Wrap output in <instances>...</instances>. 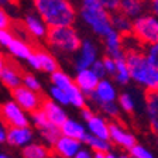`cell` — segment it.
I'll use <instances>...</instances> for the list:
<instances>
[{
    "label": "cell",
    "mask_w": 158,
    "mask_h": 158,
    "mask_svg": "<svg viewBox=\"0 0 158 158\" xmlns=\"http://www.w3.org/2000/svg\"><path fill=\"white\" fill-rule=\"evenodd\" d=\"M24 27L34 38H44L48 33V27L38 14H27L24 17Z\"/></svg>",
    "instance_id": "ac0fdd59"
},
{
    "label": "cell",
    "mask_w": 158,
    "mask_h": 158,
    "mask_svg": "<svg viewBox=\"0 0 158 158\" xmlns=\"http://www.w3.org/2000/svg\"><path fill=\"white\" fill-rule=\"evenodd\" d=\"M81 17L92 28L93 33L100 37H105L113 28L110 23V13L98 0H82Z\"/></svg>",
    "instance_id": "3957f363"
},
{
    "label": "cell",
    "mask_w": 158,
    "mask_h": 158,
    "mask_svg": "<svg viewBox=\"0 0 158 158\" xmlns=\"http://www.w3.org/2000/svg\"><path fill=\"white\" fill-rule=\"evenodd\" d=\"M86 145L93 150V152H107L110 151V140H103V138L95 137L92 134H86L85 140H83Z\"/></svg>",
    "instance_id": "d4e9b609"
},
{
    "label": "cell",
    "mask_w": 158,
    "mask_h": 158,
    "mask_svg": "<svg viewBox=\"0 0 158 158\" xmlns=\"http://www.w3.org/2000/svg\"><path fill=\"white\" fill-rule=\"evenodd\" d=\"M102 110L105 112V114L110 116V117H116L118 114V105L116 102H107V103H102Z\"/></svg>",
    "instance_id": "8d00e7d4"
},
{
    "label": "cell",
    "mask_w": 158,
    "mask_h": 158,
    "mask_svg": "<svg viewBox=\"0 0 158 158\" xmlns=\"http://www.w3.org/2000/svg\"><path fill=\"white\" fill-rule=\"evenodd\" d=\"M47 40L51 47L64 52H75L81 47V38L72 26H62L48 28Z\"/></svg>",
    "instance_id": "277c9868"
},
{
    "label": "cell",
    "mask_w": 158,
    "mask_h": 158,
    "mask_svg": "<svg viewBox=\"0 0 158 158\" xmlns=\"http://www.w3.org/2000/svg\"><path fill=\"white\" fill-rule=\"evenodd\" d=\"M59 130H61V134L62 135L79 140L81 143H83L86 134H88L86 126H83L81 122H76L73 118H66L65 122L62 123V126L59 127Z\"/></svg>",
    "instance_id": "e0dca14e"
},
{
    "label": "cell",
    "mask_w": 158,
    "mask_h": 158,
    "mask_svg": "<svg viewBox=\"0 0 158 158\" xmlns=\"http://www.w3.org/2000/svg\"><path fill=\"white\" fill-rule=\"evenodd\" d=\"M116 78L120 85H126V83L130 81V72H128V66L127 62H126V58L122 56V58H117L116 59V72L113 75Z\"/></svg>",
    "instance_id": "83f0119b"
},
{
    "label": "cell",
    "mask_w": 158,
    "mask_h": 158,
    "mask_svg": "<svg viewBox=\"0 0 158 158\" xmlns=\"http://www.w3.org/2000/svg\"><path fill=\"white\" fill-rule=\"evenodd\" d=\"M9 3H10V0H0V7L6 6V4H9Z\"/></svg>",
    "instance_id": "681fc988"
},
{
    "label": "cell",
    "mask_w": 158,
    "mask_h": 158,
    "mask_svg": "<svg viewBox=\"0 0 158 158\" xmlns=\"http://www.w3.org/2000/svg\"><path fill=\"white\" fill-rule=\"evenodd\" d=\"M13 99L14 102L21 109H24L26 112H34V110L40 109L41 107V102H43L38 92H33V90L24 88L23 85L13 89Z\"/></svg>",
    "instance_id": "52a82bcc"
},
{
    "label": "cell",
    "mask_w": 158,
    "mask_h": 158,
    "mask_svg": "<svg viewBox=\"0 0 158 158\" xmlns=\"http://www.w3.org/2000/svg\"><path fill=\"white\" fill-rule=\"evenodd\" d=\"M41 110L45 113L48 122L52 123L56 127H61L62 123L68 118L64 107L61 105H58V103H55L54 100H43L41 102Z\"/></svg>",
    "instance_id": "5bb4252c"
},
{
    "label": "cell",
    "mask_w": 158,
    "mask_h": 158,
    "mask_svg": "<svg viewBox=\"0 0 158 158\" xmlns=\"http://www.w3.org/2000/svg\"><path fill=\"white\" fill-rule=\"evenodd\" d=\"M21 85L24 88L30 89V90H33V92H40V89H41L40 81L31 73H26V75L21 76Z\"/></svg>",
    "instance_id": "836d02e7"
},
{
    "label": "cell",
    "mask_w": 158,
    "mask_h": 158,
    "mask_svg": "<svg viewBox=\"0 0 158 158\" xmlns=\"http://www.w3.org/2000/svg\"><path fill=\"white\" fill-rule=\"evenodd\" d=\"M99 81H100V79L93 73V71L90 68L78 71L75 79H73L75 85L78 86L85 95H90V93L95 90V88H96V85H98Z\"/></svg>",
    "instance_id": "9a60e30c"
},
{
    "label": "cell",
    "mask_w": 158,
    "mask_h": 158,
    "mask_svg": "<svg viewBox=\"0 0 158 158\" xmlns=\"http://www.w3.org/2000/svg\"><path fill=\"white\" fill-rule=\"evenodd\" d=\"M93 158H116V155H113L110 151H107V152H93Z\"/></svg>",
    "instance_id": "ee69618b"
},
{
    "label": "cell",
    "mask_w": 158,
    "mask_h": 158,
    "mask_svg": "<svg viewBox=\"0 0 158 158\" xmlns=\"http://www.w3.org/2000/svg\"><path fill=\"white\" fill-rule=\"evenodd\" d=\"M130 78L148 90H158V73L148 65L145 55L135 49L124 54Z\"/></svg>",
    "instance_id": "7a4b0ae2"
},
{
    "label": "cell",
    "mask_w": 158,
    "mask_h": 158,
    "mask_svg": "<svg viewBox=\"0 0 158 158\" xmlns=\"http://www.w3.org/2000/svg\"><path fill=\"white\" fill-rule=\"evenodd\" d=\"M33 4L48 28L72 26L75 23V7L68 0H33Z\"/></svg>",
    "instance_id": "6da1fadb"
},
{
    "label": "cell",
    "mask_w": 158,
    "mask_h": 158,
    "mask_svg": "<svg viewBox=\"0 0 158 158\" xmlns=\"http://www.w3.org/2000/svg\"><path fill=\"white\" fill-rule=\"evenodd\" d=\"M10 27V17L4 7H0V28H9Z\"/></svg>",
    "instance_id": "b9f144b4"
},
{
    "label": "cell",
    "mask_w": 158,
    "mask_h": 158,
    "mask_svg": "<svg viewBox=\"0 0 158 158\" xmlns=\"http://www.w3.org/2000/svg\"><path fill=\"white\" fill-rule=\"evenodd\" d=\"M78 51L79 54L75 61L76 71L90 68V65L98 59V49H96L95 44L92 41H89V40H85V41L81 43V47H79Z\"/></svg>",
    "instance_id": "9c48e42d"
},
{
    "label": "cell",
    "mask_w": 158,
    "mask_h": 158,
    "mask_svg": "<svg viewBox=\"0 0 158 158\" xmlns=\"http://www.w3.org/2000/svg\"><path fill=\"white\" fill-rule=\"evenodd\" d=\"M150 7H151L154 16L158 17V0H150Z\"/></svg>",
    "instance_id": "bcb514c9"
},
{
    "label": "cell",
    "mask_w": 158,
    "mask_h": 158,
    "mask_svg": "<svg viewBox=\"0 0 158 158\" xmlns=\"http://www.w3.org/2000/svg\"><path fill=\"white\" fill-rule=\"evenodd\" d=\"M4 65H6V61H4V58L2 55H0V73H2V71H3Z\"/></svg>",
    "instance_id": "c3c4849f"
},
{
    "label": "cell",
    "mask_w": 158,
    "mask_h": 158,
    "mask_svg": "<svg viewBox=\"0 0 158 158\" xmlns=\"http://www.w3.org/2000/svg\"><path fill=\"white\" fill-rule=\"evenodd\" d=\"M110 23H112V27L122 34H127L131 33V23L133 20H130L127 16H124L120 11H113V14H110Z\"/></svg>",
    "instance_id": "cb8c5ba5"
},
{
    "label": "cell",
    "mask_w": 158,
    "mask_h": 158,
    "mask_svg": "<svg viewBox=\"0 0 158 158\" xmlns=\"http://www.w3.org/2000/svg\"><path fill=\"white\" fill-rule=\"evenodd\" d=\"M99 3L102 4L109 13H113V11H117L118 6H120V0H98Z\"/></svg>",
    "instance_id": "60d3db41"
},
{
    "label": "cell",
    "mask_w": 158,
    "mask_h": 158,
    "mask_svg": "<svg viewBox=\"0 0 158 158\" xmlns=\"http://www.w3.org/2000/svg\"><path fill=\"white\" fill-rule=\"evenodd\" d=\"M0 116L10 127H24L30 123L27 112L20 107L14 100H9L0 106Z\"/></svg>",
    "instance_id": "8992f818"
},
{
    "label": "cell",
    "mask_w": 158,
    "mask_h": 158,
    "mask_svg": "<svg viewBox=\"0 0 158 158\" xmlns=\"http://www.w3.org/2000/svg\"><path fill=\"white\" fill-rule=\"evenodd\" d=\"M147 116L152 131L158 135V90H148L147 98Z\"/></svg>",
    "instance_id": "ffe728a7"
},
{
    "label": "cell",
    "mask_w": 158,
    "mask_h": 158,
    "mask_svg": "<svg viewBox=\"0 0 158 158\" xmlns=\"http://www.w3.org/2000/svg\"><path fill=\"white\" fill-rule=\"evenodd\" d=\"M6 137H7V128L0 123V144L6 143Z\"/></svg>",
    "instance_id": "f6af8a7d"
},
{
    "label": "cell",
    "mask_w": 158,
    "mask_h": 158,
    "mask_svg": "<svg viewBox=\"0 0 158 158\" xmlns=\"http://www.w3.org/2000/svg\"><path fill=\"white\" fill-rule=\"evenodd\" d=\"M102 64L105 66V71H106V75H114L116 72V59L112 58V56H106V58L102 59Z\"/></svg>",
    "instance_id": "f35d334b"
},
{
    "label": "cell",
    "mask_w": 158,
    "mask_h": 158,
    "mask_svg": "<svg viewBox=\"0 0 158 158\" xmlns=\"http://www.w3.org/2000/svg\"><path fill=\"white\" fill-rule=\"evenodd\" d=\"M118 11L127 16L130 20H134L143 14L144 3H143V0H120Z\"/></svg>",
    "instance_id": "7402d4cb"
},
{
    "label": "cell",
    "mask_w": 158,
    "mask_h": 158,
    "mask_svg": "<svg viewBox=\"0 0 158 158\" xmlns=\"http://www.w3.org/2000/svg\"><path fill=\"white\" fill-rule=\"evenodd\" d=\"M109 140H112L114 144L130 150L135 144V137L126 128H123L118 123H110L109 124Z\"/></svg>",
    "instance_id": "8fae6325"
},
{
    "label": "cell",
    "mask_w": 158,
    "mask_h": 158,
    "mask_svg": "<svg viewBox=\"0 0 158 158\" xmlns=\"http://www.w3.org/2000/svg\"><path fill=\"white\" fill-rule=\"evenodd\" d=\"M33 130L28 126L24 127H10L7 130L6 143L14 147H24L33 141Z\"/></svg>",
    "instance_id": "4fadbf2b"
},
{
    "label": "cell",
    "mask_w": 158,
    "mask_h": 158,
    "mask_svg": "<svg viewBox=\"0 0 158 158\" xmlns=\"http://www.w3.org/2000/svg\"><path fill=\"white\" fill-rule=\"evenodd\" d=\"M90 96H92V99L95 102L102 105V103H107V102H116L117 92H116L114 85L109 79L103 78L98 82L95 90L90 93Z\"/></svg>",
    "instance_id": "30bf717a"
},
{
    "label": "cell",
    "mask_w": 158,
    "mask_h": 158,
    "mask_svg": "<svg viewBox=\"0 0 158 158\" xmlns=\"http://www.w3.org/2000/svg\"><path fill=\"white\" fill-rule=\"evenodd\" d=\"M27 62H28V65L33 69L44 71V72H48V73H52L54 71L58 69L56 59L51 54H48L47 51H43V49L33 51V54L27 59Z\"/></svg>",
    "instance_id": "ba28073f"
},
{
    "label": "cell",
    "mask_w": 158,
    "mask_h": 158,
    "mask_svg": "<svg viewBox=\"0 0 158 158\" xmlns=\"http://www.w3.org/2000/svg\"><path fill=\"white\" fill-rule=\"evenodd\" d=\"M128 151H130L131 158H154V154H152L151 151H148L144 145H140V144H137V143H135Z\"/></svg>",
    "instance_id": "d590c367"
},
{
    "label": "cell",
    "mask_w": 158,
    "mask_h": 158,
    "mask_svg": "<svg viewBox=\"0 0 158 158\" xmlns=\"http://www.w3.org/2000/svg\"><path fill=\"white\" fill-rule=\"evenodd\" d=\"M157 144H158V140H157Z\"/></svg>",
    "instance_id": "f5cc1de1"
},
{
    "label": "cell",
    "mask_w": 158,
    "mask_h": 158,
    "mask_svg": "<svg viewBox=\"0 0 158 158\" xmlns=\"http://www.w3.org/2000/svg\"><path fill=\"white\" fill-rule=\"evenodd\" d=\"M0 81L4 86H7L9 89H16L17 86L21 85V75H20V71L16 65L13 64H6L0 73Z\"/></svg>",
    "instance_id": "44dd1931"
},
{
    "label": "cell",
    "mask_w": 158,
    "mask_h": 158,
    "mask_svg": "<svg viewBox=\"0 0 158 158\" xmlns=\"http://www.w3.org/2000/svg\"><path fill=\"white\" fill-rule=\"evenodd\" d=\"M131 34L144 45L158 43V17L154 14H141L131 23Z\"/></svg>",
    "instance_id": "5b68a950"
},
{
    "label": "cell",
    "mask_w": 158,
    "mask_h": 158,
    "mask_svg": "<svg viewBox=\"0 0 158 158\" xmlns=\"http://www.w3.org/2000/svg\"><path fill=\"white\" fill-rule=\"evenodd\" d=\"M66 93H68V98H69V105L75 106V107H78V109H83L86 106L85 93L75 85V82H73V85L66 90Z\"/></svg>",
    "instance_id": "484cf974"
},
{
    "label": "cell",
    "mask_w": 158,
    "mask_h": 158,
    "mask_svg": "<svg viewBox=\"0 0 158 158\" xmlns=\"http://www.w3.org/2000/svg\"><path fill=\"white\" fill-rule=\"evenodd\" d=\"M54 150L55 152L62 158H72L76 152L79 151V148L82 147V143L75 138L66 137V135H59L58 140L54 143Z\"/></svg>",
    "instance_id": "7c38bea8"
},
{
    "label": "cell",
    "mask_w": 158,
    "mask_h": 158,
    "mask_svg": "<svg viewBox=\"0 0 158 158\" xmlns=\"http://www.w3.org/2000/svg\"><path fill=\"white\" fill-rule=\"evenodd\" d=\"M103 38H105L106 51H107L109 56H112V58H114V59L124 56V51H123V37L118 31L112 28Z\"/></svg>",
    "instance_id": "2e32d148"
},
{
    "label": "cell",
    "mask_w": 158,
    "mask_h": 158,
    "mask_svg": "<svg viewBox=\"0 0 158 158\" xmlns=\"http://www.w3.org/2000/svg\"><path fill=\"white\" fill-rule=\"evenodd\" d=\"M116 158H128V157H126V155H122V157H116Z\"/></svg>",
    "instance_id": "816d5d0a"
},
{
    "label": "cell",
    "mask_w": 158,
    "mask_h": 158,
    "mask_svg": "<svg viewBox=\"0 0 158 158\" xmlns=\"http://www.w3.org/2000/svg\"><path fill=\"white\" fill-rule=\"evenodd\" d=\"M33 114H31V122H33V124L37 128H43V127H45L47 124H48V118H47V116H45V113L41 110V107L40 109H37V110H34V112H31Z\"/></svg>",
    "instance_id": "e575fe53"
},
{
    "label": "cell",
    "mask_w": 158,
    "mask_h": 158,
    "mask_svg": "<svg viewBox=\"0 0 158 158\" xmlns=\"http://www.w3.org/2000/svg\"><path fill=\"white\" fill-rule=\"evenodd\" d=\"M81 110H82V118H83V120H85V122H86V120H88L89 117H92V114H93V113L90 112L89 109L83 107V109H81Z\"/></svg>",
    "instance_id": "7dc6e473"
},
{
    "label": "cell",
    "mask_w": 158,
    "mask_h": 158,
    "mask_svg": "<svg viewBox=\"0 0 158 158\" xmlns=\"http://www.w3.org/2000/svg\"><path fill=\"white\" fill-rule=\"evenodd\" d=\"M49 95H51V98H52V100L55 103H58V105L61 106H66L69 105V98H68V93L65 92V90H62V89L56 88V86H51L49 88Z\"/></svg>",
    "instance_id": "1f68e13d"
},
{
    "label": "cell",
    "mask_w": 158,
    "mask_h": 158,
    "mask_svg": "<svg viewBox=\"0 0 158 158\" xmlns=\"http://www.w3.org/2000/svg\"><path fill=\"white\" fill-rule=\"evenodd\" d=\"M40 133H41L43 138L48 143V144H54V143L58 140L59 135H61V130H59V127L54 126L52 123H48L45 127L40 128Z\"/></svg>",
    "instance_id": "f546056e"
},
{
    "label": "cell",
    "mask_w": 158,
    "mask_h": 158,
    "mask_svg": "<svg viewBox=\"0 0 158 158\" xmlns=\"http://www.w3.org/2000/svg\"><path fill=\"white\" fill-rule=\"evenodd\" d=\"M51 82H52L54 86L62 89L65 92L73 85V81L71 79V76L66 75L62 71H59V69H56V71H54V72L51 73Z\"/></svg>",
    "instance_id": "f1b7e54d"
},
{
    "label": "cell",
    "mask_w": 158,
    "mask_h": 158,
    "mask_svg": "<svg viewBox=\"0 0 158 158\" xmlns=\"http://www.w3.org/2000/svg\"><path fill=\"white\" fill-rule=\"evenodd\" d=\"M0 158H7L6 154H0Z\"/></svg>",
    "instance_id": "f907efd6"
},
{
    "label": "cell",
    "mask_w": 158,
    "mask_h": 158,
    "mask_svg": "<svg viewBox=\"0 0 158 158\" xmlns=\"http://www.w3.org/2000/svg\"><path fill=\"white\" fill-rule=\"evenodd\" d=\"M24 158H48V150L37 143H30L23 148Z\"/></svg>",
    "instance_id": "4316f807"
},
{
    "label": "cell",
    "mask_w": 158,
    "mask_h": 158,
    "mask_svg": "<svg viewBox=\"0 0 158 158\" xmlns=\"http://www.w3.org/2000/svg\"><path fill=\"white\" fill-rule=\"evenodd\" d=\"M117 105H118V107H122L124 112L130 113V112H133L134 107H135V100H134V98H133L130 93L126 92V93H122V95L118 96Z\"/></svg>",
    "instance_id": "d6a6232c"
},
{
    "label": "cell",
    "mask_w": 158,
    "mask_h": 158,
    "mask_svg": "<svg viewBox=\"0 0 158 158\" xmlns=\"http://www.w3.org/2000/svg\"><path fill=\"white\" fill-rule=\"evenodd\" d=\"M14 35L9 28H0V45L2 47H9V44L13 41Z\"/></svg>",
    "instance_id": "74e56055"
},
{
    "label": "cell",
    "mask_w": 158,
    "mask_h": 158,
    "mask_svg": "<svg viewBox=\"0 0 158 158\" xmlns=\"http://www.w3.org/2000/svg\"><path fill=\"white\" fill-rule=\"evenodd\" d=\"M90 69L93 71V73H95L96 76H98L99 79H103L106 78V71H105V66H103L102 61L100 59H96L95 62L90 65Z\"/></svg>",
    "instance_id": "ab89813d"
},
{
    "label": "cell",
    "mask_w": 158,
    "mask_h": 158,
    "mask_svg": "<svg viewBox=\"0 0 158 158\" xmlns=\"http://www.w3.org/2000/svg\"><path fill=\"white\" fill-rule=\"evenodd\" d=\"M72 158H93V154L89 151L88 148H82V147H81V148H79V151L76 152Z\"/></svg>",
    "instance_id": "7bdbcfd3"
},
{
    "label": "cell",
    "mask_w": 158,
    "mask_h": 158,
    "mask_svg": "<svg viewBox=\"0 0 158 158\" xmlns=\"http://www.w3.org/2000/svg\"><path fill=\"white\" fill-rule=\"evenodd\" d=\"M85 123L89 134L103 138V140H109V123L103 117L92 114V117H89Z\"/></svg>",
    "instance_id": "d6986e66"
},
{
    "label": "cell",
    "mask_w": 158,
    "mask_h": 158,
    "mask_svg": "<svg viewBox=\"0 0 158 158\" xmlns=\"http://www.w3.org/2000/svg\"><path fill=\"white\" fill-rule=\"evenodd\" d=\"M7 49H9V52L13 56H16V58H19V59H24V61H27V59L30 58V55L33 54L31 45H30L28 43H26L24 40L16 38V37H14L13 41L9 44Z\"/></svg>",
    "instance_id": "603a6c76"
},
{
    "label": "cell",
    "mask_w": 158,
    "mask_h": 158,
    "mask_svg": "<svg viewBox=\"0 0 158 158\" xmlns=\"http://www.w3.org/2000/svg\"><path fill=\"white\" fill-rule=\"evenodd\" d=\"M144 55H145V59H147L148 65L158 73V43L148 45Z\"/></svg>",
    "instance_id": "4dcf8cb0"
}]
</instances>
